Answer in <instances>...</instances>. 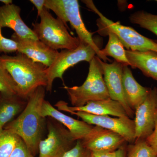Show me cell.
<instances>
[{
    "label": "cell",
    "instance_id": "f546056e",
    "mask_svg": "<svg viewBox=\"0 0 157 157\" xmlns=\"http://www.w3.org/2000/svg\"><path fill=\"white\" fill-rule=\"evenodd\" d=\"M92 157H117V152H92Z\"/></svg>",
    "mask_w": 157,
    "mask_h": 157
},
{
    "label": "cell",
    "instance_id": "f1b7e54d",
    "mask_svg": "<svg viewBox=\"0 0 157 157\" xmlns=\"http://www.w3.org/2000/svg\"><path fill=\"white\" fill-rule=\"evenodd\" d=\"M30 2L33 4L36 7L38 12V16H39L44 9L45 0H30Z\"/></svg>",
    "mask_w": 157,
    "mask_h": 157
},
{
    "label": "cell",
    "instance_id": "44dd1931",
    "mask_svg": "<svg viewBox=\"0 0 157 157\" xmlns=\"http://www.w3.org/2000/svg\"><path fill=\"white\" fill-rule=\"evenodd\" d=\"M129 18L132 23L137 25L157 36V14H151L144 10H140L131 14Z\"/></svg>",
    "mask_w": 157,
    "mask_h": 157
},
{
    "label": "cell",
    "instance_id": "8992f818",
    "mask_svg": "<svg viewBox=\"0 0 157 157\" xmlns=\"http://www.w3.org/2000/svg\"><path fill=\"white\" fill-rule=\"evenodd\" d=\"M45 8L56 14L68 27V22L75 31L82 42L90 45L94 50L97 56L104 62L109 60L101 52L93 38V33L86 27L80 14L79 5L77 0H45Z\"/></svg>",
    "mask_w": 157,
    "mask_h": 157
},
{
    "label": "cell",
    "instance_id": "d6986e66",
    "mask_svg": "<svg viewBox=\"0 0 157 157\" xmlns=\"http://www.w3.org/2000/svg\"><path fill=\"white\" fill-rule=\"evenodd\" d=\"M1 94L0 98V131L25 108L27 103L25 99L17 95Z\"/></svg>",
    "mask_w": 157,
    "mask_h": 157
},
{
    "label": "cell",
    "instance_id": "4316f807",
    "mask_svg": "<svg viewBox=\"0 0 157 157\" xmlns=\"http://www.w3.org/2000/svg\"><path fill=\"white\" fill-rule=\"evenodd\" d=\"M9 157H35L28 148L24 141L20 137Z\"/></svg>",
    "mask_w": 157,
    "mask_h": 157
},
{
    "label": "cell",
    "instance_id": "7402d4cb",
    "mask_svg": "<svg viewBox=\"0 0 157 157\" xmlns=\"http://www.w3.org/2000/svg\"><path fill=\"white\" fill-rule=\"evenodd\" d=\"M19 138L9 130L0 131V157H9Z\"/></svg>",
    "mask_w": 157,
    "mask_h": 157
},
{
    "label": "cell",
    "instance_id": "52a82bcc",
    "mask_svg": "<svg viewBox=\"0 0 157 157\" xmlns=\"http://www.w3.org/2000/svg\"><path fill=\"white\" fill-rule=\"evenodd\" d=\"M96 55V52L90 45L81 41L79 46L75 49H63L59 52L53 63L46 69L47 86L45 90L51 92L56 78H60L63 81L64 73L69 68L79 62H90Z\"/></svg>",
    "mask_w": 157,
    "mask_h": 157
},
{
    "label": "cell",
    "instance_id": "2e32d148",
    "mask_svg": "<svg viewBox=\"0 0 157 157\" xmlns=\"http://www.w3.org/2000/svg\"><path fill=\"white\" fill-rule=\"evenodd\" d=\"M21 9L14 4L0 6V27L11 29L18 36L39 40L33 29L25 24L21 16Z\"/></svg>",
    "mask_w": 157,
    "mask_h": 157
},
{
    "label": "cell",
    "instance_id": "ffe728a7",
    "mask_svg": "<svg viewBox=\"0 0 157 157\" xmlns=\"http://www.w3.org/2000/svg\"><path fill=\"white\" fill-rule=\"evenodd\" d=\"M104 34L108 35L109 40L105 48L101 49L104 56L112 57L116 61L126 66H131L126 54V50L117 36L114 33L107 31Z\"/></svg>",
    "mask_w": 157,
    "mask_h": 157
},
{
    "label": "cell",
    "instance_id": "9a60e30c",
    "mask_svg": "<svg viewBox=\"0 0 157 157\" xmlns=\"http://www.w3.org/2000/svg\"><path fill=\"white\" fill-rule=\"evenodd\" d=\"M42 115L44 118H52L64 126L76 141L85 138L94 127L83 121L75 119L64 114L45 100L42 104Z\"/></svg>",
    "mask_w": 157,
    "mask_h": 157
},
{
    "label": "cell",
    "instance_id": "7c38bea8",
    "mask_svg": "<svg viewBox=\"0 0 157 157\" xmlns=\"http://www.w3.org/2000/svg\"><path fill=\"white\" fill-rule=\"evenodd\" d=\"M17 43L18 53L25 55L33 61L49 67L57 56L59 52L48 47L39 40L24 39L14 33L11 36Z\"/></svg>",
    "mask_w": 157,
    "mask_h": 157
},
{
    "label": "cell",
    "instance_id": "ba28073f",
    "mask_svg": "<svg viewBox=\"0 0 157 157\" xmlns=\"http://www.w3.org/2000/svg\"><path fill=\"white\" fill-rule=\"evenodd\" d=\"M48 130L47 138L39 143V157H62L76 144L70 131L57 121H48Z\"/></svg>",
    "mask_w": 157,
    "mask_h": 157
},
{
    "label": "cell",
    "instance_id": "5bb4252c",
    "mask_svg": "<svg viewBox=\"0 0 157 157\" xmlns=\"http://www.w3.org/2000/svg\"><path fill=\"white\" fill-rule=\"evenodd\" d=\"M59 111L82 112L97 116H113L115 117L128 116L121 104L110 98L106 100L90 101L80 107H70L68 103L59 101L55 105Z\"/></svg>",
    "mask_w": 157,
    "mask_h": 157
},
{
    "label": "cell",
    "instance_id": "cb8c5ba5",
    "mask_svg": "<svg viewBox=\"0 0 157 157\" xmlns=\"http://www.w3.org/2000/svg\"><path fill=\"white\" fill-rule=\"evenodd\" d=\"M0 93L6 96L18 95L17 85L0 62Z\"/></svg>",
    "mask_w": 157,
    "mask_h": 157
},
{
    "label": "cell",
    "instance_id": "836d02e7",
    "mask_svg": "<svg viewBox=\"0 0 157 157\" xmlns=\"http://www.w3.org/2000/svg\"></svg>",
    "mask_w": 157,
    "mask_h": 157
},
{
    "label": "cell",
    "instance_id": "9c48e42d",
    "mask_svg": "<svg viewBox=\"0 0 157 157\" xmlns=\"http://www.w3.org/2000/svg\"><path fill=\"white\" fill-rule=\"evenodd\" d=\"M68 113L80 118L89 124L101 127L117 133L123 137L127 142L133 144L135 142V121L128 116L112 117L109 116L94 115L79 111Z\"/></svg>",
    "mask_w": 157,
    "mask_h": 157
},
{
    "label": "cell",
    "instance_id": "83f0119b",
    "mask_svg": "<svg viewBox=\"0 0 157 157\" xmlns=\"http://www.w3.org/2000/svg\"><path fill=\"white\" fill-rule=\"evenodd\" d=\"M146 140L152 148L153 149L157 156V113L154 130L151 135L147 138Z\"/></svg>",
    "mask_w": 157,
    "mask_h": 157
},
{
    "label": "cell",
    "instance_id": "603a6c76",
    "mask_svg": "<svg viewBox=\"0 0 157 157\" xmlns=\"http://www.w3.org/2000/svg\"><path fill=\"white\" fill-rule=\"evenodd\" d=\"M127 157H157V155L146 140H135L127 150Z\"/></svg>",
    "mask_w": 157,
    "mask_h": 157
},
{
    "label": "cell",
    "instance_id": "5b68a950",
    "mask_svg": "<svg viewBox=\"0 0 157 157\" xmlns=\"http://www.w3.org/2000/svg\"><path fill=\"white\" fill-rule=\"evenodd\" d=\"M82 2L99 16L98 25L101 35L107 31L114 33L126 50L152 51L157 52V41L142 36L132 27L122 25L119 22H113L108 19L98 10L92 1L84 0Z\"/></svg>",
    "mask_w": 157,
    "mask_h": 157
},
{
    "label": "cell",
    "instance_id": "e0dca14e",
    "mask_svg": "<svg viewBox=\"0 0 157 157\" xmlns=\"http://www.w3.org/2000/svg\"><path fill=\"white\" fill-rule=\"evenodd\" d=\"M123 86L127 103L135 112L144 101L151 89L139 84L134 78L128 66L126 65H124L123 70Z\"/></svg>",
    "mask_w": 157,
    "mask_h": 157
},
{
    "label": "cell",
    "instance_id": "1f68e13d",
    "mask_svg": "<svg viewBox=\"0 0 157 157\" xmlns=\"http://www.w3.org/2000/svg\"><path fill=\"white\" fill-rule=\"evenodd\" d=\"M0 2L3 3L5 6H9L13 4L12 0H0Z\"/></svg>",
    "mask_w": 157,
    "mask_h": 157
},
{
    "label": "cell",
    "instance_id": "30bf717a",
    "mask_svg": "<svg viewBox=\"0 0 157 157\" xmlns=\"http://www.w3.org/2000/svg\"><path fill=\"white\" fill-rule=\"evenodd\" d=\"M157 113V88L154 87L135 110V140H146L152 133Z\"/></svg>",
    "mask_w": 157,
    "mask_h": 157
},
{
    "label": "cell",
    "instance_id": "d4e9b609",
    "mask_svg": "<svg viewBox=\"0 0 157 157\" xmlns=\"http://www.w3.org/2000/svg\"><path fill=\"white\" fill-rule=\"evenodd\" d=\"M62 157H92V151L83 146L81 140H77L73 147Z\"/></svg>",
    "mask_w": 157,
    "mask_h": 157
},
{
    "label": "cell",
    "instance_id": "d6a6232c",
    "mask_svg": "<svg viewBox=\"0 0 157 157\" xmlns=\"http://www.w3.org/2000/svg\"><path fill=\"white\" fill-rule=\"evenodd\" d=\"M155 2H157V0H156V1H155Z\"/></svg>",
    "mask_w": 157,
    "mask_h": 157
},
{
    "label": "cell",
    "instance_id": "4dcf8cb0",
    "mask_svg": "<svg viewBox=\"0 0 157 157\" xmlns=\"http://www.w3.org/2000/svg\"><path fill=\"white\" fill-rule=\"evenodd\" d=\"M117 157H126L127 150L125 145L116 151Z\"/></svg>",
    "mask_w": 157,
    "mask_h": 157
},
{
    "label": "cell",
    "instance_id": "3957f363",
    "mask_svg": "<svg viewBox=\"0 0 157 157\" xmlns=\"http://www.w3.org/2000/svg\"><path fill=\"white\" fill-rule=\"evenodd\" d=\"M39 17L40 22L33 23V30L40 41L57 51L75 49L79 46V38L72 36L63 21L53 17L48 9L44 8Z\"/></svg>",
    "mask_w": 157,
    "mask_h": 157
},
{
    "label": "cell",
    "instance_id": "6da1fadb",
    "mask_svg": "<svg viewBox=\"0 0 157 157\" xmlns=\"http://www.w3.org/2000/svg\"><path fill=\"white\" fill-rule=\"evenodd\" d=\"M45 91V87L38 88L28 98L25 108L18 117L4 128L20 137L35 157L39 152L44 127L45 118L42 115V108Z\"/></svg>",
    "mask_w": 157,
    "mask_h": 157
},
{
    "label": "cell",
    "instance_id": "484cf974",
    "mask_svg": "<svg viewBox=\"0 0 157 157\" xmlns=\"http://www.w3.org/2000/svg\"><path fill=\"white\" fill-rule=\"evenodd\" d=\"M2 28L0 27V53H11L17 51V42L12 39L6 38L2 33Z\"/></svg>",
    "mask_w": 157,
    "mask_h": 157
},
{
    "label": "cell",
    "instance_id": "4fadbf2b",
    "mask_svg": "<svg viewBox=\"0 0 157 157\" xmlns=\"http://www.w3.org/2000/svg\"><path fill=\"white\" fill-rule=\"evenodd\" d=\"M81 140L83 146L92 152L115 151L127 142L117 133L96 126Z\"/></svg>",
    "mask_w": 157,
    "mask_h": 157
},
{
    "label": "cell",
    "instance_id": "7a4b0ae2",
    "mask_svg": "<svg viewBox=\"0 0 157 157\" xmlns=\"http://www.w3.org/2000/svg\"><path fill=\"white\" fill-rule=\"evenodd\" d=\"M0 62L17 85L20 98L28 100L38 88L47 86L46 68L25 55H3L0 56Z\"/></svg>",
    "mask_w": 157,
    "mask_h": 157
},
{
    "label": "cell",
    "instance_id": "ac0fdd59",
    "mask_svg": "<svg viewBox=\"0 0 157 157\" xmlns=\"http://www.w3.org/2000/svg\"><path fill=\"white\" fill-rule=\"evenodd\" d=\"M126 54L132 68L139 69L144 76L157 81V52L126 50Z\"/></svg>",
    "mask_w": 157,
    "mask_h": 157
},
{
    "label": "cell",
    "instance_id": "277c9868",
    "mask_svg": "<svg viewBox=\"0 0 157 157\" xmlns=\"http://www.w3.org/2000/svg\"><path fill=\"white\" fill-rule=\"evenodd\" d=\"M99 58L98 56H94L89 62L87 78L81 86L73 87L65 86L64 87L73 107H82L90 101L110 98Z\"/></svg>",
    "mask_w": 157,
    "mask_h": 157
},
{
    "label": "cell",
    "instance_id": "8fae6325",
    "mask_svg": "<svg viewBox=\"0 0 157 157\" xmlns=\"http://www.w3.org/2000/svg\"><path fill=\"white\" fill-rule=\"evenodd\" d=\"M103 70L105 84L109 93V98L119 102L125 110L128 117L132 119L135 112L127 103L124 95L123 86V70L124 65L114 61L107 63L99 58Z\"/></svg>",
    "mask_w": 157,
    "mask_h": 157
}]
</instances>
